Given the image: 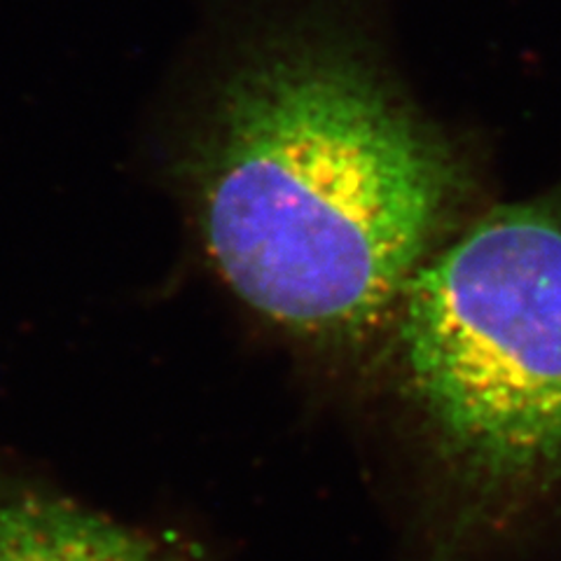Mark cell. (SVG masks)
<instances>
[{"mask_svg": "<svg viewBox=\"0 0 561 561\" xmlns=\"http://www.w3.org/2000/svg\"><path fill=\"white\" fill-rule=\"evenodd\" d=\"M204 5L210 59L185 185L210 265L305 344L346 354L389 337L476 187L396 73L386 3Z\"/></svg>", "mask_w": 561, "mask_h": 561, "instance_id": "6da1fadb", "label": "cell"}, {"mask_svg": "<svg viewBox=\"0 0 561 561\" xmlns=\"http://www.w3.org/2000/svg\"><path fill=\"white\" fill-rule=\"evenodd\" d=\"M389 337L456 534L561 496V210L466 222L402 295Z\"/></svg>", "mask_w": 561, "mask_h": 561, "instance_id": "7a4b0ae2", "label": "cell"}, {"mask_svg": "<svg viewBox=\"0 0 561 561\" xmlns=\"http://www.w3.org/2000/svg\"><path fill=\"white\" fill-rule=\"evenodd\" d=\"M0 561H187L169 542L35 491L0 494Z\"/></svg>", "mask_w": 561, "mask_h": 561, "instance_id": "3957f363", "label": "cell"}]
</instances>
